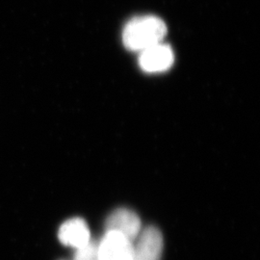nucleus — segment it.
<instances>
[{
	"mask_svg": "<svg viewBox=\"0 0 260 260\" xmlns=\"http://www.w3.org/2000/svg\"><path fill=\"white\" fill-rule=\"evenodd\" d=\"M167 34L165 22L155 16H143L131 19L122 32L124 47L141 52L146 48L162 43Z\"/></svg>",
	"mask_w": 260,
	"mask_h": 260,
	"instance_id": "1",
	"label": "nucleus"
},
{
	"mask_svg": "<svg viewBox=\"0 0 260 260\" xmlns=\"http://www.w3.org/2000/svg\"><path fill=\"white\" fill-rule=\"evenodd\" d=\"M164 241L162 233L155 226L141 231L133 244V260H161Z\"/></svg>",
	"mask_w": 260,
	"mask_h": 260,
	"instance_id": "2",
	"label": "nucleus"
},
{
	"mask_svg": "<svg viewBox=\"0 0 260 260\" xmlns=\"http://www.w3.org/2000/svg\"><path fill=\"white\" fill-rule=\"evenodd\" d=\"M105 229L106 232L120 233L133 242L141 233V220L134 211L127 208H118L107 217Z\"/></svg>",
	"mask_w": 260,
	"mask_h": 260,
	"instance_id": "3",
	"label": "nucleus"
},
{
	"mask_svg": "<svg viewBox=\"0 0 260 260\" xmlns=\"http://www.w3.org/2000/svg\"><path fill=\"white\" fill-rule=\"evenodd\" d=\"M140 53V66L147 73L165 72L172 67L175 60L172 48L163 43L148 47Z\"/></svg>",
	"mask_w": 260,
	"mask_h": 260,
	"instance_id": "4",
	"label": "nucleus"
},
{
	"mask_svg": "<svg viewBox=\"0 0 260 260\" xmlns=\"http://www.w3.org/2000/svg\"><path fill=\"white\" fill-rule=\"evenodd\" d=\"M59 240L66 246L80 248L91 241L90 231L82 219L75 218L63 223L59 230Z\"/></svg>",
	"mask_w": 260,
	"mask_h": 260,
	"instance_id": "5",
	"label": "nucleus"
},
{
	"mask_svg": "<svg viewBox=\"0 0 260 260\" xmlns=\"http://www.w3.org/2000/svg\"><path fill=\"white\" fill-rule=\"evenodd\" d=\"M75 250V260H99V243L91 240Z\"/></svg>",
	"mask_w": 260,
	"mask_h": 260,
	"instance_id": "6",
	"label": "nucleus"
}]
</instances>
